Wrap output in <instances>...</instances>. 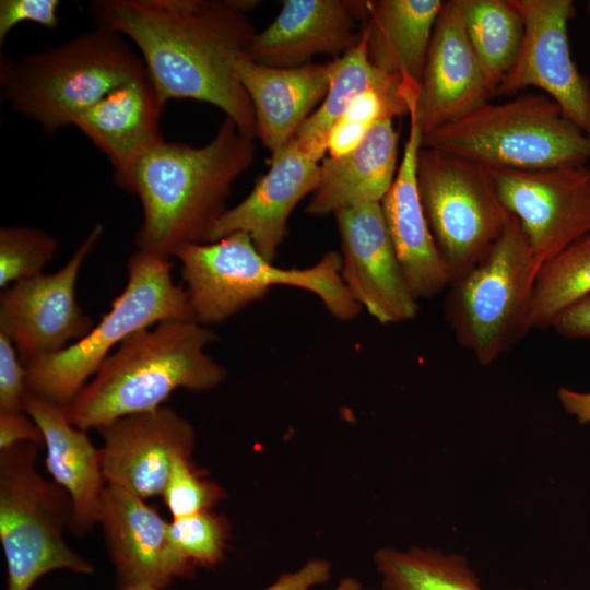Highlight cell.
I'll use <instances>...</instances> for the list:
<instances>
[{
	"label": "cell",
	"mask_w": 590,
	"mask_h": 590,
	"mask_svg": "<svg viewBox=\"0 0 590 590\" xmlns=\"http://www.w3.org/2000/svg\"><path fill=\"white\" fill-rule=\"evenodd\" d=\"M235 0H96V26L130 39L158 96L209 103L247 137H256L252 103L236 66L257 33Z\"/></svg>",
	"instance_id": "6da1fadb"
},
{
	"label": "cell",
	"mask_w": 590,
	"mask_h": 590,
	"mask_svg": "<svg viewBox=\"0 0 590 590\" xmlns=\"http://www.w3.org/2000/svg\"><path fill=\"white\" fill-rule=\"evenodd\" d=\"M253 140L225 117L202 146L163 140L115 169V185L141 203L137 249L170 259L186 247L209 243L233 184L253 162Z\"/></svg>",
	"instance_id": "7a4b0ae2"
},
{
	"label": "cell",
	"mask_w": 590,
	"mask_h": 590,
	"mask_svg": "<svg viewBox=\"0 0 590 590\" xmlns=\"http://www.w3.org/2000/svg\"><path fill=\"white\" fill-rule=\"evenodd\" d=\"M217 334L196 320L168 319L122 342L64 406L69 421L87 430L119 417L155 411L179 389L208 391L226 378L205 352Z\"/></svg>",
	"instance_id": "3957f363"
},
{
	"label": "cell",
	"mask_w": 590,
	"mask_h": 590,
	"mask_svg": "<svg viewBox=\"0 0 590 590\" xmlns=\"http://www.w3.org/2000/svg\"><path fill=\"white\" fill-rule=\"evenodd\" d=\"M146 74L121 35L97 27L47 50L0 57V88L10 108L47 133L73 126L118 85Z\"/></svg>",
	"instance_id": "277c9868"
},
{
	"label": "cell",
	"mask_w": 590,
	"mask_h": 590,
	"mask_svg": "<svg viewBox=\"0 0 590 590\" xmlns=\"http://www.w3.org/2000/svg\"><path fill=\"white\" fill-rule=\"evenodd\" d=\"M175 258L193 318L203 326L225 321L278 285L315 294L339 320H353L362 310L342 280V256L335 251L311 267L283 269L264 259L248 234L236 232L186 247Z\"/></svg>",
	"instance_id": "5b68a950"
},
{
	"label": "cell",
	"mask_w": 590,
	"mask_h": 590,
	"mask_svg": "<svg viewBox=\"0 0 590 590\" xmlns=\"http://www.w3.org/2000/svg\"><path fill=\"white\" fill-rule=\"evenodd\" d=\"M170 259L137 249L127 260V283L97 324L62 351L25 364L28 393L68 405L103 362L132 334L164 320H194Z\"/></svg>",
	"instance_id": "8992f818"
},
{
	"label": "cell",
	"mask_w": 590,
	"mask_h": 590,
	"mask_svg": "<svg viewBox=\"0 0 590 590\" xmlns=\"http://www.w3.org/2000/svg\"><path fill=\"white\" fill-rule=\"evenodd\" d=\"M422 146L485 167L512 169L586 165L590 158V137L542 94L486 102L423 135Z\"/></svg>",
	"instance_id": "52a82bcc"
},
{
	"label": "cell",
	"mask_w": 590,
	"mask_h": 590,
	"mask_svg": "<svg viewBox=\"0 0 590 590\" xmlns=\"http://www.w3.org/2000/svg\"><path fill=\"white\" fill-rule=\"evenodd\" d=\"M541 266L511 219L487 252L450 283L445 317L458 343L489 365L531 330L535 280Z\"/></svg>",
	"instance_id": "ba28073f"
},
{
	"label": "cell",
	"mask_w": 590,
	"mask_h": 590,
	"mask_svg": "<svg viewBox=\"0 0 590 590\" xmlns=\"http://www.w3.org/2000/svg\"><path fill=\"white\" fill-rule=\"evenodd\" d=\"M37 445L25 441L0 450V542L7 590H31L52 570L94 571V566L66 542L71 499L37 471Z\"/></svg>",
	"instance_id": "9c48e42d"
},
{
	"label": "cell",
	"mask_w": 590,
	"mask_h": 590,
	"mask_svg": "<svg viewBox=\"0 0 590 590\" xmlns=\"http://www.w3.org/2000/svg\"><path fill=\"white\" fill-rule=\"evenodd\" d=\"M417 184L425 216L451 282L487 252L511 214L502 203L487 167L421 148Z\"/></svg>",
	"instance_id": "30bf717a"
},
{
	"label": "cell",
	"mask_w": 590,
	"mask_h": 590,
	"mask_svg": "<svg viewBox=\"0 0 590 590\" xmlns=\"http://www.w3.org/2000/svg\"><path fill=\"white\" fill-rule=\"evenodd\" d=\"M103 233V224H95L57 272L42 273L2 290L0 331L11 339L24 365L62 351L93 328V320L78 303L75 286L84 261Z\"/></svg>",
	"instance_id": "8fae6325"
},
{
	"label": "cell",
	"mask_w": 590,
	"mask_h": 590,
	"mask_svg": "<svg viewBox=\"0 0 590 590\" xmlns=\"http://www.w3.org/2000/svg\"><path fill=\"white\" fill-rule=\"evenodd\" d=\"M487 169L540 266L590 233V168L586 165Z\"/></svg>",
	"instance_id": "7c38bea8"
},
{
	"label": "cell",
	"mask_w": 590,
	"mask_h": 590,
	"mask_svg": "<svg viewBox=\"0 0 590 590\" xmlns=\"http://www.w3.org/2000/svg\"><path fill=\"white\" fill-rule=\"evenodd\" d=\"M510 2L522 17L524 37L519 56L496 94L538 87L590 137V83L574 62L568 40V23L576 15L574 1Z\"/></svg>",
	"instance_id": "4fadbf2b"
},
{
	"label": "cell",
	"mask_w": 590,
	"mask_h": 590,
	"mask_svg": "<svg viewBox=\"0 0 590 590\" xmlns=\"http://www.w3.org/2000/svg\"><path fill=\"white\" fill-rule=\"evenodd\" d=\"M341 238V276L352 297L382 324L412 320L417 299L409 288L380 203L334 214Z\"/></svg>",
	"instance_id": "5bb4252c"
},
{
	"label": "cell",
	"mask_w": 590,
	"mask_h": 590,
	"mask_svg": "<svg viewBox=\"0 0 590 590\" xmlns=\"http://www.w3.org/2000/svg\"><path fill=\"white\" fill-rule=\"evenodd\" d=\"M97 432L103 439L99 455L106 484L143 499L162 496L174 462L191 457L196 445L189 421L165 406L119 417Z\"/></svg>",
	"instance_id": "9a60e30c"
},
{
	"label": "cell",
	"mask_w": 590,
	"mask_h": 590,
	"mask_svg": "<svg viewBox=\"0 0 590 590\" xmlns=\"http://www.w3.org/2000/svg\"><path fill=\"white\" fill-rule=\"evenodd\" d=\"M98 523L116 569L119 590L164 589L175 578H190L173 550L166 521L145 499L106 485Z\"/></svg>",
	"instance_id": "2e32d148"
},
{
	"label": "cell",
	"mask_w": 590,
	"mask_h": 590,
	"mask_svg": "<svg viewBox=\"0 0 590 590\" xmlns=\"http://www.w3.org/2000/svg\"><path fill=\"white\" fill-rule=\"evenodd\" d=\"M491 97L465 33L459 0L444 1L415 105L423 135L458 120Z\"/></svg>",
	"instance_id": "e0dca14e"
},
{
	"label": "cell",
	"mask_w": 590,
	"mask_h": 590,
	"mask_svg": "<svg viewBox=\"0 0 590 590\" xmlns=\"http://www.w3.org/2000/svg\"><path fill=\"white\" fill-rule=\"evenodd\" d=\"M367 1L285 0L275 20L256 33L247 57L273 68H297L317 54L341 57L362 36L356 20H364Z\"/></svg>",
	"instance_id": "ac0fdd59"
},
{
	"label": "cell",
	"mask_w": 590,
	"mask_h": 590,
	"mask_svg": "<svg viewBox=\"0 0 590 590\" xmlns=\"http://www.w3.org/2000/svg\"><path fill=\"white\" fill-rule=\"evenodd\" d=\"M415 105L409 108L410 131L397 175L380 204L404 278L418 300L450 285L451 273L429 228L418 190L417 156L423 131Z\"/></svg>",
	"instance_id": "d6986e66"
},
{
	"label": "cell",
	"mask_w": 590,
	"mask_h": 590,
	"mask_svg": "<svg viewBox=\"0 0 590 590\" xmlns=\"http://www.w3.org/2000/svg\"><path fill=\"white\" fill-rule=\"evenodd\" d=\"M319 180V162L305 154L293 138L272 153L270 170L251 192L224 212L210 241L243 232L249 235L259 253L273 262L287 234L292 211L304 197L315 192Z\"/></svg>",
	"instance_id": "ffe728a7"
},
{
	"label": "cell",
	"mask_w": 590,
	"mask_h": 590,
	"mask_svg": "<svg viewBox=\"0 0 590 590\" xmlns=\"http://www.w3.org/2000/svg\"><path fill=\"white\" fill-rule=\"evenodd\" d=\"M24 412L42 433L47 471L70 496V530L78 535L90 532L99 521L107 485L99 449L92 444L86 430L69 421L62 405L27 392Z\"/></svg>",
	"instance_id": "44dd1931"
},
{
	"label": "cell",
	"mask_w": 590,
	"mask_h": 590,
	"mask_svg": "<svg viewBox=\"0 0 590 590\" xmlns=\"http://www.w3.org/2000/svg\"><path fill=\"white\" fill-rule=\"evenodd\" d=\"M332 68V61L273 68L248 57L237 63V78L255 110L256 135L271 153L294 138L314 106L324 98Z\"/></svg>",
	"instance_id": "7402d4cb"
},
{
	"label": "cell",
	"mask_w": 590,
	"mask_h": 590,
	"mask_svg": "<svg viewBox=\"0 0 590 590\" xmlns=\"http://www.w3.org/2000/svg\"><path fill=\"white\" fill-rule=\"evenodd\" d=\"M165 105L146 73L111 90L73 126L119 169L164 140L160 121Z\"/></svg>",
	"instance_id": "603a6c76"
},
{
	"label": "cell",
	"mask_w": 590,
	"mask_h": 590,
	"mask_svg": "<svg viewBox=\"0 0 590 590\" xmlns=\"http://www.w3.org/2000/svg\"><path fill=\"white\" fill-rule=\"evenodd\" d=\"M398 138L393 119H381L355 150L324 160L307 212L321 216L357 204L380 203L397 175Z\"/></svg>",
	"instance_id": "cb8c5ba5"
},
{
	"label": "cell",
	"mask_w": 590,
	"mask_h": 590,
	"mask_svg": "<svg viewBox=\"0 0 590 590\" xmlns=\"http://www.w3.org/2000/svg\"><path fill=\"white\" fill-rule=\"evenodd\" d=\"M440 0L367 1L362 31L367 56L379 70L399 76L420 93L433 30L442 8Z\"/></svg>",
	"instance_id": "d4e9b609"
},
{
	"label": "cell",
	"mask_w": 590,
	"mask_h": 590,
	"mask_svg": "<svg viewBox=\"0 0 590 590\" xmlns=\"http://www.w3.org/2000/svg\"><path fill=\"white\" fill-rule=\"evenodd\" d=\"M332 66L329 90L319 109L305 120L294 135L299 149L318 162L327 153L332 129L359 94L377 91L403 102L408 107L417 95L409 91L399 76L388 74L370 62L363 33L358 44L333 59Z\"/></svg>",
	"instance_id": "484cf974"
},
{
	"label": "cell",
	"mask_w": 590,
	"mask_h": 590,
	"mask_svg": "<svg viewBox=\"0 0 590 590\" xmlns=\"http://www.w3.org/2000/svg\"><path fill=\"white\" fill-rule=\"evenodd\" d=\"M467 36L496 95L514 67L524 37V24L510 0H459Z\"/></svg>",
	"instance_id": "4316f807"
},
{
	"label": "cell",
	"mask_w": 590,
	"mask_h": 590,
	"mask_svg": "<svg viewBox=\"0 0 590 590\" xmlns=\"http://www.w3.org/2000/svg\"><path fill=\"white\" fill-rule=\"evenodd\" d=\"M374 562L381 590H484L465 558L457 554L384 547L375 553Z\"/></svg>",
	"instance_id": "83f0119b"
},
{
	"label": "cell",
	"mask_w": 590,
	"mask_h": 590,
	"mask_svg": "<svg viewBox=\"0 0 590 590\" xmlns=\"http://www.w3.org/2000/svg\"><path fill=\"white\" fill-rule=\"evenodd\" d=\"M590 295V233L539 270L530 317L532 329L551 327L565 309Z\"/></svg>",
	"instance_id": "f1b7e54d"
},
{
	"label": "cell",
	"mask_w": 590,
	"mask_h": 590,
	"mask_svg": "<svg viewBox=\"0 0 590 590\" xmlns=\"http://www.w3.org/2000/svg\"><path fill=\"white\" fill-rule=\"evenodd\" d=\"M168 535L177 557L193 576L197 568H211L223 562L231 524L225 516L209 510L172 519Z\"/></svg>",
	"instance_id": "f546056e"
},
{
	"label": "cell",
	"mask_w": 590,
	"mask_h": 590,
	"mask_svg": "<svg viewBox=\"0 0 590 590\" xmlns=\"http://www.w3.org/2000/svg\"><path fill=\"white\" fill-rule=\"evenodd\" d=\"M58 250V241L49 233L33 226L14 225L0 228V287L43 273Z\"/></svg>",
	"instance_id": "4dcf8cb0"
},
{
	"label": "cell",
	"mask_w": 590,
	"mask_h": 590,
	"mask_svg": "<svg viewBox=\"0 0 590 590\" xmlns=\"http://www.w3.org/2000/svg\"><path fill=\"white\" fill-rule=\"evenodd\" d=\"M172 519L212 510L226 497L224 488L205 477L191 457L178 458L162 494Z\"/></svg>",
	"instance_id": "1f68e13d"
},
{
	"label": "cell",
	"mask_w": 590,
	"mask_h": 590,
	"mask_svg": "<svg viewBox=\"0 0 590 590\" xmlns=\"http://www.w3.org/2000/svg\"><path fill=\"white\" fill-rule=\"evenodd\" d=\"M26 368L11 339L0 331V414L24 412Z\"/></svg>",
	"instance_id": "d6a6232c"
},
{
	"label": "cell",
	"mask_w": 590,
	"mask_h": 590,
	"mask_svg": "<svg viewBox=\"0 0 590 590\" xmlns=\"http://www.w3.org/2000/svg\"><path fill=\"white\" fill-rule=\"evenodd\" d=\"M59 0H1L0 1V44L20 23L31 22L43 27L54 28L59 24Z\"/></svg>",
	"instance_id": "836d02e7"
},
{
	"label": "cell",
	"mask_w": 590,
	"mask_h": 590,
	"mask_svg": "<svg viewBox=\"0 0 590 590\" xmlns=\"http://www.w3.org/2000/svg\"><path fill=\"white\" fill-rule=\"evenodd\" d=\"M25 441L43 442L34 420L26 412L0 414V450Z\"/></svg>",
	"instance_id": "e575fe53"
},
{
	"label": "cell",
	"mask_w": 590,
	"mask_h": 590,
	"mask_svg": "<svg viewBox=\"0 0 590 590\" xmlns=\"http://www.w3.org/2000/svg\"><path fill=\"white\" fill-rule=\"evenodd\" d=\"M551 327L567 339H590V295L565 309Z\"/></svg>",
	"instance_id": "d590c367"
},
{
	"label": "cell",
	"mask_w": 590,
	"mask_h": 590,
	"mask_svg": "<svg viewBox=\"0 0 590 590\" xmlns=\"http://www.w3.org/2000/svg\"><path fill=\"white\" fill-rule=\"evenodd\" d=\"M323 575L321 569L311 562H306L294 571L284 573L275 581L262 590H316L322 585ZM126 590H162L153 587H138Z\"/></svg>",
	"instance_id": "8d00e7d4"
},
{
	"label": "cell",
	"mask_w": 590,
	"mask_h": 590,
	"mask_svg": "<svg viewBox=\"0 0 590 590\" xmlns=\"http://www.w3.org/2000/svg\"><path fill=\"white\" fill-rule=\"evenodd\" d=\"M371 126L342 118L332 129L328 150L329 157H340L355 150L364 140Z\"/></svg>",
	"instance_id": "74e56055"
},
{
	"label": "cell",
	"mask_w": 590,
	"mask_h": 590,
	"mask_svg": "<svg viewBox=\"0 0 590 590\" xmlns=\"http://www.w3.org/2000/svg\"><path fill=\"white\" fill-rule=\"evenodd\" d=\"M558 399L564 410L579 423L590 425V392L558 389Z\"/></svg>",
	"instance_id": "f35d334b"
},
{
	"label": "cell",
	"mask_w": 590,
	"mask_h": 590,
	"mask_svg": "<svg viewBox=\"0 0 590 590\" xmlns=\"http://www.w3.org/2000/svg\"><path fill=\"white\" fill-rule=\"evenodd\" d=\"M587 12L590 14V1L587 4Z\"/></svg>",
	"instance_id": "ab89813d"
}]
</instances>
